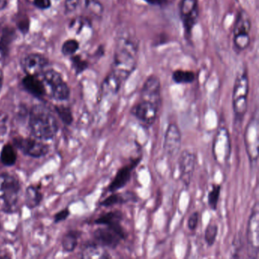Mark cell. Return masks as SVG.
Returning <instances> with one entry per match:
<instances>
[{"label":"cell","mask_w":259,"mask_h":259,"mask_svg":"<svg viewBox=\"0 0 259 259\" xmlns=\"http://www.w3.org/2000/svg\"><path fill=\"white\" fill-rule=\"evenodd\" d=\"M126 236V233L120 224L116 225L104 226L103 228H99L94 233L96 243L101 246L115 248L119 245L121 241L124 240Z\"/></svg>","instance_id":"ba28073f"},{"label":"cell","mask_w":259,"mask_h":259,"mask_svg":"<svg viewBox=\"0 0 259 259\" xmlns=\"http://www.w3.org/2000/svg\"><path fill=\"white\" fill-rule=\"evenodd\" d=\"M69 214H70V212H69V209H63V210H60V212L56 213L55 216H54V221H55V223H60L61 221H65L69 218Z\"/></svg>","instance_id":"d590c367"},{"label":"cell","mask_w":259,"mask_h":259,"mask_svg":"<svg viewBox=\"0 0 259 259\" xmlns=\"http://www.w3.org/2000/svg\"><path fill=\"white\" fill-rule=\"evenodd\" d=\"M80 0H66L65 10L66 13H71L76 10L79 5Z\"/></svg>","instance_id":"e575fe53"},{"label":"cell","mask_w":259,"mask_h":259,"mask_svg":"<svg viewBox=\"0 0 259 259\" xmlns=\"http://www.w3.org/2000/svg\"><path fill=\"white\" fill-rule=\"evenodd\" d=\"M140 98L161 106V83L157 75H151L145 80L141 90Z\"/></svg>","instance_id":"2e32d148"},{"label":"cell","mask_w":259,"mask_h":259,"mask_svg":"<svg viewBox=\"0 0 259 259\" xmlns=\"http://www.w3.org/2000/svg\"><path fill=\"white\" fill-rule=\"evenodd\" d=\"M44 195L40 186H29L25 192V204L30 209H34L40 205L43 200Z\"/></svg>","instance_id":"ffe728a7"},{"label":"cell","mask_w":259,"mask_h":259,"mask_svg":"<svg viewBox=\"0 0 259 259\" xmlns=\"http://www.w3.org/2000/svg\"><path fill=\"white\" fill-rule=\"evenodd\" d=\"M160 107L152 101L140 98L132 108L131 114L142 125L150 127L155 122Z\"/></svg>","instance_id":"9c48e42d"},{"label":"cell","mask_w":259,"mask_h":259,"mask_svg":"<svg viewBox=\"0 0 259 259\" xmlns=\"http://www.w3.org/2000/svg\"><path fill=\"white\" fill-rule=\"evenodd\" d=\"M0 34V57H5L8 55L10 46L16 37V31L13 28L7 27Z\"/></svg>","instance_id":"44dd1931"},{"label":"cell","mask_w":259,"mask_h":259,"mask_svg":"<svg viewBox=\"0 0 259 259\" xmlns=\"http://www.w3.org/2000/svg\"><path fill=\"white\" fill-rule=\"evenodd\" d=\"M42 81L48 94L53 99L59 101H66L70 95V89L60 72L54 69H48L42 73Z\"/></svg>","instance_id":"277c9868"},{"label":"cell","mask_w":259,"mask_h":259,"mask_svg":"<svg viewBox=\"0 0 259 259\" xmlns=\"http://www.w3.org/2000/svg\"><path fill=\"white\" fill-rule=\"evenodd\" d=\"M144 1L150 5L158 6V7H161L168 3V0H144Z\"/></svg>","instance_id":"74e56055"},{"label":"cell","mask_w":259,"mask_h":259,"mask_svg":"<svg viewBox=\"0 0 259 259\" xmlns=\"http://www.w3.org/2000/svg\"><path fill=\"white\" fill-rule=\"evenodd\" d=\"M246 239L248 246L257 254L259 248V210L257 202L253 207L248 218Z\"/></svg>","instance_id":"9a60e30c"},{"label":"cell","mask_w":259,"mask_h":259,"mask_svg":"<svg viewBox=\"0 0 259 259\" xmlns=\"http://www.w3.org/2000/svg\"><path fill=\"white\" fill-rule=\"evenodd\" d=\"M199 221V213L198 211H195L189 216L188 219L187 227L191 231L196 230Z\"/></svg>","instance_id":"1f68e13d"},{"label":"cell","mask_w":259,"mask_h":259,"mask_svg":"<svg viewBox=\"0 0 259 259\" xmlns=\"http://www.w3.org/2000/svg\"><path fill=\"white\" fill-rule=\"evenodd\" d=\"M21 185L17 177L10 172L0 174V201L7 209L13 210L17 205Z\"/></svg>","instance_id":"5b68a950"},{"label":"cell","mask_w":259,"mask_h":259,"mask_svg":"<svg viewBox=\"0 0 259 259\" xmlns=\"http://www.w3.org/2000/svg\"><path fill=\"white\" fill-rule=\"evenodd\" d=\"M8 4L7 0H0V10H4Z\"/></svg>","instance_id":"ab89813d"},{"label":"cell","mask_w":259,"mask_h":259,"mask_svg":"<svg viewBox=\"0 0 259 259\" xmlns=\"http://www.w3.org/2000/svg\"><path fill=\"white\" fill-rule=\"evenodd\" d=\"M251 21L248 13L240 10L236 15L233 31V46L236 51H243L250 45Z\"/></svg>","instance_id":"8992f818"},{"label":"cell","mask_w":259,"mask_h":259,"mask_svg":"<svg viewBox=\"0 0 259 259\" xmlns=\"http://www.w3.org/2000/svg\"><path fill=\"white\" fill-rule=\"evenodd\" d=\"M139 42L134 31L124 29L116 36V48L110 72L103 81V95H115L136 69Z\"/></svg>","instance_id":"6da1fadb"},{"label":"cell","mask_w":259,"mask_h":259,"mask_svg":"<svg viewBox=\"0 0 259 259\" xmlns=\"http://www.w3.org/2000/svg\"><path fill=\"white\" fill-rule=\"evenodd\" d=\"M245 143L250 163L254 166L257 163L258 157V120L257 113H254L247 125Z\"/></svg>","instance_id":"8fae6325"},{"label":"cell","mask_w":259,"mask_h":259,"mask_svg":"<svg viewBox=\"0 0 259 259\" xmlns=\"http://www.w3.org/2000/svg\"><path fill=\"white\" fill-rule=\"evenodd\" d=\"M86 7L95 13V14H101L102 13L103 7L101 3L98 0H87L86 1Z\"/></svg>","instance_id":"d6a6232c"},{"label":"cell","mask_w":259,"mask_h":259,"mask_svg":"<svg viewBox=\"0 0 259 259\" xmlns=\"http://www.w3.org/2000/svg\"><path fill=\"white\" fill-rule=\"evenodd\" d=\"M138 197L133 192H123V193H116L113 192L111 195L101 201V206L109 207L112 206L118 205V204H124L128 202H136L137 201Z\"/></svg>","instance_id":"d6986e66"},{"label":"cell","mask_w":259,"mask_h":259,"mask_svg":"<svg viewBox=\"0 0 259 259\" xmlns=\"http://www.w3.org/2000/svg\"><path fill=\"white\" fill-rule=\"evenodd\" d=\"M110 257L104 247L98 243L90 244L83 250L82 257L84 258H107Z\"/></svg>","instance_id":"7402d4cb"},{"label":"cell","mask_w":259,"mask_h":259,"mask_svg":"<svg viewBox=\"0 0 259 259\" xmlns=\"http://www.w3.org/2000/svg\"><path fill=\"white\" fill-rule=\"evenodd\" d=\"M249 92V78L246 68L240 69L235 78L233 85V103L235 122L237 126L242 125L245 113L248 110V98Z\"/></svg>","instance_id":"3957f363"},{"label":"cell","mask_w":259,"mask_h":259,"mask_svg":"<svg viewBox=\"0 0 259 259\" xmlns=\"http://www.w3.org/2000/svg\"><path fill=\"white\" fill-rule=\"evenodd\" d=\"M34 4L37 8L40 10H48L51 8V0H34Z\"/></svg>","instance_id":"8d00e7d4"},{"label":"cell","mask_w":259,"mask_h":259,"mask_svg":"<svg viewBox=\"0 0 259 259\" xmlns=\"http://www.w3.org/2000/svg\"><path fill=\"white\" fill-rule=\"evenodd\" d=\"M4 75L2 69H0V92L2 90L3 84H4Z\"/></svg>","instance_id":"f35d334b"},{"label":"cell","mask_w":259,"mask_h":259,"mask_svg":"<svg viewBox=\"0 0 259 259\" xmlns=\"http://www.w3.org/2000/svg\"><path fill=\"white\" fill-rule=\"evenodd\" d=\"M17 27L22 34H27L30 28V21L28 18H22L18 21Z\"/></svg>","instance_id":"836d02e7"},{"label":"cell","mask_w":259,"mask_h":259,"mask_svg":"<svg viewBox=\"0 0 259 259\" xmlns=\"http://www.w3.org/2000/svg\"><path fill=\"white\" fill-rule=\"evenodd\" d=\"M80 237L79 232L71 230L63 236L62 239V247L66 252H72L78 245V239Z\"/></svg>","instance_id":"d4e9b609"},{"label":"cell","mask_w":259,"mask_h":259,"mask_svg":"<svg viewBox=\"0 0 259 259\" xmlns=\"http://www.w3.org/2000/svg\"><path fill=\"white\" fill-rule=\"evenodd\" d=\"M218 234V224L216 223H209L204 231V241L208 246L211 247L215 243Z\"/></svg>","instance_id":"83f0119b"},{"label":"cell","mask_w":259,"mask_h":259,"mask_svg":"<svg viewBox=\"0 0 259 259\" xmlns=\"http://www.w3.org/2000/svg\"><path fill=\"white\" fill-rule=\"evenodd\" d=\"M55 111L63 123L66 125H71L73 122V114L70 107L65 105L55 106Z\"/></svg>","instance_id":"4316f807"},{"label":"cell","mask_w":259,"mask_h":259,"mask_svg":"<svg viewBox=\"0 0 259 259\" xmlns=\"http://www.w3.org/2000/svg\"><path fill=\"white\" fill-rule=\"evenodd\" d=\"M179 13L185 37L186 40H189L199 17L198 0H181L179 5Z\"/></svg>","instance_id":"52a82bcc"},{"label":"cell","mask_w":259,"mask_h":259,"mask_svg":"<svg viewBox=\"0 0 259 259\" xmlns=\"http://www.w3.org/2000/svg\"><path fill=\"white\" fill-rule=\"evenodd\" d=\"M17 160V153L13 145L7 144L3 147L0 153V161L7 166H12L16 164Z\"/></svg>","instance_id":"cb8c5ba5"},{"label":"cell","mask_w":259,"mask_h":259,"mask_svg":"<svg viewBox=\"0 0 259 259\" xmlns=\"http://www.w3.org/2000/svg\"><path fill=\"white\" fill-rule=\"evenodd\" d=\"M141 160H142V157H137L132 160L128 164L120 168L116 172L113 181L109 185L108 189H107L108 192L113 193L123 189L130 183L133 170L140 163Z\"/></svg>","instance_id":"5bb4252c"},{"label":"cell","mask_w":259,"mask_h":259,"mask_svg":"<svg viewBox=\"0 0 259 259\" xmlns=\"http://www.w3.org/2000/svg\"><path fill=\"white\" fill-rule=\"evenodd\" d=\"M13 145L25 155L35 158L45 157L50 150L47 144L35 138H15L13 139Z\"/></svg>","instance_id":"30bf717a"},{"label":"cell","mask_w":259,"mask_h":259,"mask_svg":"<svg viewBox=\"0 0 259 259\" xmlns=\"http://www.w3.org/2000/svg\"><path fill=\"white\" fill-rule=\"evenodd\" d=\"M79 43L75 39H69L64 42L61 51L64 56H73L79 49Z\"/></svg>","instance_id":"f546056e"},{"label":"cell","mask_w":259,"mask_h":259,"mask_svg":"<svg viewBox=\"0 0 259 259\" xmlns=\"http://www.w3.org/2000/svg\"><path fill=\"white\" fill-rule=\"evenodd\" d=\"M29 127L32 136L41 141L54 139L59 131V124L55 116L43 104H37L31 109Z\"/></svg>","instance_id":"7a4b0ae2"},{"label":"cell","mask_w":259,"mask_h":259,"mask_svg":"<svg viewBox=\"0 0 259 259\" xmlns=\"http://www.w3.org/2000/svg\"><path fill=\"white\" fill-rule=\"evenodd\" d=\"M197 157L193 152L189 150H184L180 153L178 159L180 178L185 186L190 185L196 166Z\"/></svg>","instance_id":"7c38bea8"},{"label":"cell","mask_w":259,"mask_h":259,"mask_svg":"<svg viewBox=\"0 0 259 259\" xmlns=\"http://www.w3.org/2000/svg\"><path fill=\"white\" fill-rule=\"evenodd\" d=\"M71 61H72V69L77 75L81 74L89 67V62L84 60L81 56H72Z\"/></svg>","instance_id":"4dcf8cb0"},{"label":"cell","mask_w":259,"mask_h":259,"mask_svg":"<svg viewBox=\"0 0 259 259\" xmlns=\"http://www.w3.org/2000/svg\"><path fill=\"white\" fill-rule=\"evenodd\" d=\"M24 89L36 98H42L46 95L43 81L36 75H26L22 80Z\"/></svg>","instance_id":"ac0fdd59"},{"label":"cell","mask_w":259,"mask_h":259,"mask_svg":"<svg viewBox=\"0 0 259 259\" xmlns=\"http://www.w3.org/2000/svg\"><path fill=\"white\" fill-rule=\"evenodd\" d=\"M221 185L213 184L211 189L207 195V203L209 207L213 210L218 208V201H219L220 195H221Z\"/></svg>","instance_id":"f1b7e54d"},{"label":"cell","mask_w":259,"mask_h":259,"mask_svg":"<svg viewBox=\"0 0 259 259\" xmlns=\"http://www.w3.org/2000/svg\"><path fill=\"white\" fill-rule=\"evenodd\" d=\"M49 60L40 54H31L25 56L22 60V67L27 75L38 76L45 72Z\"/></svg>","instance_id":"e0dca14e"},{"label":"cell","mask_w":259,"mask_h":259,"mask_svg":"<svg viewBox=\"0 0 259 259\" xmlns=\"http://www.w3.org/2000/svg\"><path fill=\"white\" fill-rule=\"evenodd\" d=\"M123 219V214L119 210L107 212L95 220V224L98 225L111 226L120 224Z\"/></svg>","instance_id":"603a6c76"},{"label":"cell","mask_w":259,"mask_h":259,"mask_svg":"<svg viewBox=\"0 0 259 259\" xmlns=\"http://www.w3.org/2000/svg\"><path fill=\"white\" fill-rule=\"evenodd\" d=\"M196 78L195 73L192 71L177 69L172 74V79L176 84H190L193 82Z\"/></svg>","instance_id":"484cf974"},{"label":"cell","mask_w":259,"mask_h":259,"mask_svg":"<svg viewBox=\"0 0 259 259\" xmlns=\"http://www.w3.org/2000/svg\"><path fill=\"white\" fill-rule=\"evenodd\" d=\"M0 34H1V31H0Z\"/></svg>","instance_id":"60d3db41"},{"label":"cell","mask_w":259,"mask_h":259,"mask_svg":"<svg viewBox=\"0 0 259 259\" xmlns=\"http://www.w3.org/2000/svg\"><path fill=\"white\" fill-rule=\"evenodd\" d=\"M182 135L180 128L175 123L169 124L166 128L163 148L165 154L171 158L178 155L181 148Z\"/></svg>","instance_id":"4fadbf2b"}]
</instances>
